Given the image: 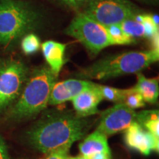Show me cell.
Segmentation results:
<instances>
[{
    "label": "cell",
    "mask_w": 159,
    "mask_h": 159,
    "mask_svg": "<svg viewBox=\"0 0 159 159\" xmlns=\"http://www.w3.org/2000/svg\"><path fill=\"white\" fill-rule=\"evenodd\" d=\"M57 76L48 65H42L28 76L17 102L9 111L8 117L13 121L30 118L44 110Z\"/></svg>",
    "instance_id": "obj_3"
},
{
    "label": "cell",
    "mask_w": 159,
    "mask_h": 159,
    "mask_svg": "<svg viewBox=\"0 0 159 159\" xmlns=\"http://www.w3.org/2000/svg\"><path fill=\"white\" fill-rule=\"evenodd\" d=\"M114 45H128L136 43V40L126 35L120 25H112L106 27Z\"/></svg>",
    "instance_id": "obj_17"
},
{
    "label": "cell",
    "mask_w": 159,
    "mask_h": 159,
    "mask_svg": "<svg viewBox=\"0 0 159 159\" xmlns=\"http://www.w3.org/2000/svg\"><path fill=\"white\" fill-rule=\"evenodd\" d=\"M43 16L22 0H0V45L10 46L39 28Z\"/></svg>",
    "instance_id": "obj_4"
},
{
    "label": "cell",
    "mask_w": 159,
    "mask_h": 159,
    "mask_svg": "<svg viewBox=\"0 0 159 159\" xmlns=\"http://www.w3.org/2000/svg\"><path fill=\"white\" fill-rule=\"evenodd\" d=\"M159 60V51H129L108 55L75 73L80 79L108 80L125 75L137 74Z\"/></svg>",
    "instance_id": "obj_2"
},
{
    "label": "cell",
    "mask_w": 159,
    "mask_h": 159,
    "mask_svg": "<svg viewBox=\"0 0 159 159\" xmlns=\"http://www.w3.org/2000/svg\"><path fill=\"white\" fill-rule=\"evenodd\" d=\"M136 122L159 139V114L158 110L140 111L136 114Z\"/></svg>",
    "instance_id": "obj_15"
},
{
    "label": "cell",
    "mask_w": 159,
    "mask_h": 159,
    "mask_svg": "<svg viewBox=\"0 0 159 159\" xmlns=\"http://www.w3.org/2000/svg\"><path fill=\"white\" fill-rule=\"evenodd\" d=\"M88 117L78 116L69 111H55L41 117L27 133L33 148L44 154L71 144L85 136L91 126Z\"/></svg>",
    "instance_id": "obj_1"
},
{
    "label": "cell",
    "mask_w": 159,
    "mask_h": 159,
    "mask_svg": "<svg viewBox=\"0 0 159 159\" xmlns=\"http://www.w3.org/2000/svg\"><path fill=\"white\" fill-rule=\"evenodd\" d=\"M136 114L124 103H116L102 112L97 130L106 136L125 130L136 122Z\"/></svg>",
    "instance_id": "obj_8"
},
{
    "label": "cell",
    "mask_w": 159,
    "mask_h": 159,
    "mask_svg": "<svg viewBox=\"0 0 159 159\" xmlns=\"http://www.w3.org/2000/svg\"><path fill=\"white\" fill-rule=\"evenodd\" d=\"M137 1L142 2L143 3L153 4V5H156V4L158 2V0H137Z\"/></svg>",
    "instance_id": "obj_27"
},
{
    "label": "cell",
    "mask_w": 159,
    "mask_h": 159,
    "mask_svg": "<svg viewBox=\"0 0 159 159\" xmlns=\"http://www.w3.org/2000/svg\"><path fill=\"white\" fill-rule=\"evenodd\" d=\"M28 76V69L20 60L0 63V112L19 98Z\"/></svg>",
    "instance_id": "obj_7"
},
{
    "label": "cell",
    "mask_w": 159,
    "mask_h": 159,
    "mask_svg": "<svg viewBox=\"0 0 159 159\" xmlns=\"http://www.w3.org/2000/svg\"><path fill=\"white\" fill-rule=\"evenodd\" d=\"M119 25L125 34L136 39V41L137 39L145 38L144 27L142 24L138 21L135 16L125 20Z\"/></svg>",
    "instance_id": "obj_16"
},
{
    "label": "cell",
    "mask_w": 159,
    "mask_h": 159,
    "mask_svg": "<svg viewBox=\"0 0 159 159\" xmlns=\"http://www.w3.org/2000/svg\"><path fill=\"white\" fill-rule=\"evenodd\" d=\"M61 5H64L68 8L78 11L83 9L90 0H55Z\"/></svg>",
    "instance_id": "obj_22"
},
{
    "label": "cell",
    "mask_w": 159,
    "mask_h": 159,
    "mask_svg": "<svg viewBox=\"0 0 159 159\" xmlns=\"http://www.w3.org/2000/svg\"><path fill=\"white\" fill-rule=\"evenodd\" d=\"M69 148H62L47 154L44 159H66L68 157Z\"/></svg>",
    "instance_id": "obj_23"
},
{
    "label": "cell",
    "mask_w": 159,
    "mask_h": 159,
    "mask_svg": "<svg viewBox=\"0 0 159 159\" xmlns=\"http://www.w3.org/2000/svg\"><path fill=\"white\" fill-rule=\"evenodd\" d=\"M152 19H153L155 24H156L157 26H158L159 25V24H158V15H152Z\"/></svg>",
    "instance_id": "obj_28"
},
{
    "label": "cell",
    "mask_w": 159,
    "mask_h": 159,
    "mask_svg": "<svg viewBox=\"0 0 159 159\" xmlns=\"http://www.w3.org/2000/svg\"><path fill=\"white\" fill-rule=\"evenodd\" d=\"M21 47L25 55L35 54L41 48L40 39L35 33H30L21 38Z\"/></svg>",
    "instance_id": "obj_19"
},
{
    "label": "cell",
    "mask_w": 159,
    "mask_h": 159,
    "mask_svg": "<svg viewBox=\"0 0 159 159\" xmlns=\"http://www.w3.org/2000/svg\"><path fill=\"white\" fill-rule=\"evenodd\" d=\"M131 109H136L145 106V102L142 95L133 88L126 89L123 102Z\"/></svg>",
    "instance_id": "obj_21"
},
{
    "label": "cell",
    "mask_w": 159,
    "mask_h": 159,
    "mask_svg": "<svg viewBox=\"0 0 159 159\" xmlns=\"http://www.w3.org/2000/svg\"><path fill=\"white\" fill-rule=\"evenodd\" d=\"M102 98L106 100L116 103H122L124 100L126 89H119L108 85H97Z\"/></svg>",
    "instance_id": "obj_18"
},
{
    "label": "cell",
    "mask_w": 159,
    "mask_h": 159,
    "mask_svg": "<svg viewBox=\"0 0 159 159\" xmlns=\"http://www.w3.org/2000/svg\"><path fill=\"white\" fill-rule=\"evenodd\" d=\"M41 47L47 65L57 77L64 64L66 44L49 40L41 43Z\"/></svg>",
    "instance_id": "obj_12"
},
{
    "label": "cell",
    "mask_w": 159,
    "mask_h": 159,
    "mask_svg": "<svg viewBox=\"0 0 159 159\" xmlns=\"http://www.w3.org/2000/svg\"><path fill=\"white\" fill-rule=\"evenodd\" d=\"M150 40L151 42V46L152 47V49L159 51V33H156Z\"/></svg>",
    "instance_id": "obj_25"
},
{
    "label": "cell",
    "mask_w": 159,
    "mask_h": 159,
    "mask_svg": "<svg viewBox=\"0 0 159 159\" xmlns=\"http://www.w3.org/2000/svg\"><path fill=\"white\" fill-rule=\"evenodd\" d=\"M97 85L85 90L74 97L72 101L75 114L80 117H89L97 114L98 105L102 100V96Z\"/></svg>",
    "instance_id": "obj_11"
},
{
    "label": "cell",
    "mask_w": 159,
    "mask_h": 159,
    "mask_svg": "<svg viewBox=\"0 0 159 159\" xmlns=\"http://www.w3.org/2000/svg\"><path fill=\"white\" fill-rule=\"evenodd\" d=\"M96 83L81 79H69L55 83L52 89L49 105H58L71 100L77 95L94 87Z\"/></svg>",
    "instance_id": "obj_10"
},
{
    "label": "cell",
    "mask_w": 159,
    "mask_h": 159,
    "mask_svg": "<svg viewBox=\"0 0 159 159\" xmlns=\"http://www.w3.org/2000/svg\"><path fill=\"white\" fill-rule=\"evenodd\" d=\"M0 159H11L5 141L0 136Z\"/></svg>",
    "instance_id": "obj_24"
},
{
    "label": "cell",
    "mask_w": 159,
    "mask_h": 159,
    "mask_svg": "<svg viewBox=\"0 0 159 159\" xmlns=\"http://www.w3.org/2000/svg\"><path fill=\"white\" fill-rule=\"evenodd\" d=\"M135 18L142 24L144 29L145 38L150 39L156 33H158V26L155 24L152 15L146 13H139Z\"/></svg>",
    "instance_id": "obj_20"
},
{
    "label": "cell",
    "mask_w": 159,
    "mask_h": 159,
    "mask_svg": "<svg viewBox=\"0 0 159 159\" xmlns=\"http://www.w3.org/2000/svg\"><path fill=\"white\" fill-rule=\"evenodd\" d=\"M124 138L129 148L144 156H148L151 151L158 152L159 139L143 128L138 122L132 123L125 130Z\"/></svg>",
    "instance_id": "obj_9"
},
{
    "label": "cell",
    "mask_w": 159,
    "mask_h": 159,
    "mask_svg": "<svg viewBox=\"0 0 159 159\" xmlns=\"http://www.w3.org/2000/svg\"><path fill=\"white\" fill-rule=\"evenodd\" d=\"M79 149L81 155L87 157L98 152L111 154L107 136L97 130L83 140L79 145Z\"/></svg>",
    "instance_id": "obj_13"
},
{
    "label": "cell",
    "mask_w": 159,
    "mask_h": 159,
    "mask_svg": "<svg viewBox=\"0 0 159 159\" xmlns=\"http://www.w3.org/2000/svg\"><path fill=\"white\" fill-rule=\"evenodd\" d=\"M77 159H89V157L85 156H83V155H81V156H77Z\"/></svg>",
    "instance_id": "obj_29"
},
{
    "label": "cell",
    "mask_w": 159,
    "mask_h": 159,
    "mask_svg": "<svg viewBox=\"0 0 159 159\" xmlns=\"http://www.w3.org/2000/svg\"><path fill=\"white\" fill-rule=\"evenodd\" d=\"M137 83L132 87L142 95L144 102L154 104L157 102L159 95L158 78H147L144 75L137 73Z\"/></svg>",
    "instance_id": "obj_14"
},
{
    "label": "cell",
    "mask_w": 159,
    "mask_h": 159,
    "mask_svg": "<svg viewBox=\"0 0 159 159\" xmlns=\"http://www.w3.org/2000/svg\"><path fill=\"white\" fill-rule=\"evenodd\" d=\"M81 12L105 27L142 13L130 0H90Z\"/></svg>",
    "instance_id": "obj_6"
},
{
    "label": "cell",
    "mask_w": 159,
    "mask_h": 159,
    "mask_svg": "<svg viewBox=\"0 0 159 159\" xmlns=\"http://www.w3.org/2000/svg\"><path fill=\"white\" fill-rule=\"evenodd\" d=\"M66 159H77V157H71V156H68Z\"/></svg>",
    "instance_id": "obj_30"
},
{
    "label": "cell",
    "mask_w": 159,
    "mask_h": 159,
    "mask_svg": "<svg viewBox=\"0 0 159 159\" xmlns=\"http://www.w3.org/2000/svg\"><path fill=\"white\" fill-rule=\"evenodd\" d=\"M89 159H111V154L105 152H98L89 156Z\"/></svg>",
    "instance_id": "obj_26"
},
{
    "label": "cell",
    "mask_w": 159,
    "mask_h": 159,
    "mask_svg": "<svg viewBox=\"0 0 159 159\" xmlns=\"http://www.w3.org/2000/svg\"><path fill=\"white\" fill-rule=\"evenodd\" d=\"M64 32L66 35L82 43L92 56H96L106 47L114 45L106 27L82 12L73 18Z\"/></svg>",
    "instance_id": "obj_5"
}]
</instances>
